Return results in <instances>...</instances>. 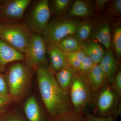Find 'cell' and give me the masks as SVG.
I'll list each match as a JSON object with an SVG mask.
<instances>
[{
    "instance_id": "cb8c5ba5",
    "label": "cell",
    "mask_w": 121,
    "mask_h": 121,
    "mask_svg": "<svg viewBox=\"0 0 121 121\" xmlns=\"http://www.w3.org/2000/svg\"><path fill=\"white\" fill-rule=\"evenodd\" d=\"M95 65V64L90 58L86 56L81 62L79 67L76 70L86 74Z\"/></svg>"
},
{
    "instance_id": "4316f807",
    "label": "cell",
    "mask_w": 121,
    "mask_h": 121,
    "mask_svg": "<svg viewBox=\"0 0 121 121\" xmlns=\"http://www.w3.org/2000/svg\"><path fill=\"white\" fill-rule=\"evenodd\" d=\"M85 116L87 121H116L118 116L115 115L104 117H95L87 112L85 114Z\"/></svg>"
},
{
    "instance_id": "3957f363",
    "label": "cell",
    "mask_w": 121,
    "mask_h": 121,
    "mask_svg": "<svg viewBox=\"0 0 121 121\" xmlns=\"http://www.w3.org/2000/svg\"><path fill=\"white\" fill-rule=\"evenodd\" d=\"M121 95L111 89L110 84H106L93 93L91 114L99 117L121 115Z\"/></svg>"
},
{
    "instance_id": "d4e9b609",
    "label": "cell",
    "mask_w": 121,
    "mask_h": 121,
    "mask_svg": "<svg viewBox=\"0 0 121 121\" xmlns=\"http://www.w3.org/2000/svg\"><path fill=\"white\" fill-rule=\"evenodd\" d=\"M71 2L70 0H55L53 1V7L55 12L61 13L66 10Z\"/></svg>"
},
{
    "instance_id": "8992f818",
    "label": "cell",
    "mask_w": 121,
    "mask_h": 121,
    "mask_svg": "<svg viewBox=\"0 0 121 121\" xmlns=\"http://www.w3.org/2000/svg\"><path fill=\"white\" fill-rule=\"evenodd\" d=\"M78 23L68 18H57L48 22L41 35L46 43H55L67 36L74 35Z\"/></svg>"
},
{
    "instance_id": "8fae6325",
    "label": "cell",
    "mask_w": 121,
    "mask_h": 121,
    "mask_svg": "<svg viewBox=\"0 0 121 121\" xmlns=\"http://www.w3.org/2000/svg\"><path fill=\"white\" fill-rule=\"evenodd\" d=\"M104 72L108 83L111 84L119 68L118 60L115 57L112 50H107L99 64Z\"/></svg>"
},
{
    "instance_id": "ffe728a7",
    "label": "cell",
    "mask_w": 121,
    "mask_h": 121,
    "mask_svg": "<svg viewBox=\"0 0 121 121\" xmlns=\"http://www.w3.org/2000/svg\"><path fill=\"white\" fill-rule=\"evenodd\" d=\"M91 11L89 5L83 0H77L73 4L68 12L69 17H85L90 15Z\"/></svg>"
},
{
    "instance_id": "7c38bea8",
    "label": "cell",
    "mask_w": 121,
    "mask_h": 121,
    "mask_svg": "<svg viewBox=\"0 0 121 121\" xmlns=\"http://www.w3.org/2000/svg\"><path fill=\"white\" fill-rule=\"evenodd\" d=\"M47 52L50 60L51 70L54 74L65 67L67 66L65 52L52 43H46Z\"/></svg>"
},
{
    "instance_id": "7402d4cb",
    "label": "cell",
    "mask_w": 121,
    "mask_h": 121,
    "mask_svg": "<svg viewBox=\"0 0 121 121\" xmlns=\"http://www.w3.org/2000/svg\"><path fill=\"white\" fill-rule=\"evenodd\" d=\"M112 45L117 59L121 60V27L120 25L115 29L112 39Z\"/></svg>"
},
{
    "instance_id": "277c9868",
    "label": "cell",
    "mask_w": 121,
    "mask_h": 121,
    "mask_svg": "<svg viewBox=\"0 0 121 121\" xmlns=\"http://www.w3.org/2000/svg\"><path fill=\"white\" fill-rule=\"evenodd\" d=\"M75 69L69 91L70 99L74 111L85 114L87 108L92 106L93 93L86 74Z\"/></svg>"
},
{
    "instance_id": "9a60e30c",
    "label": "cell",
    "mask_w": 121,
    "mask_h": 121,
    "mask_svg": "<svg viewBox=\"0 0 121 121\" xmlns=\"http://www.w3.org/2000/svg\"><path fill=\"white\" fill-rule=\"evenodd\" d=\"M95 27L92 36L107 50L110 49L111 44V29L108 22L101 23Z\"/></svg>"
},
{
    "instance_id": "7a4b0ae2",
    "label": "cell",
    "mask_w": 121,
    "mask_h": 121,
    "mask_svg": "<svg viewBox=\"0 0 121 121\" xmlns=\"http://www.w3.org/2000/svg\"><path fill=\"white\" fill-rule=\"evenodd\" d=\"M33 71L21 62L9 68L5 78L12 100L19 102L24 97L30 87Z\"/></svg>"
},
{
    "instance_id": "9c48e42d",
    "label": "cell",
    "mask_w": 121,
    "mask_h": 121,
    "mask_svg": "<svg viewBox=\"0 0 121 121\" xmlns=\"http://www.w3.org/2000/svg\"><path fill=\"white\" fill-rule=\"evenodd\" d=\"M31 0H6L0 5V22L21 21Z\"/></svg>"
},
{
    "instance_id": "6da1fadb",
    "label": "cell",
    "mask_w": 121,
    "mask_h": 121,
    "mask_svg": "<svg viewBox=\"0 0 121 121\" xmlns=\"http://www.w3.org/2000/svg\"><path fill=\"white\" fill-rule=\"evenodd\" d=\"M36 70L41 98L52 118L73 111L69 91L61 89L47 62L40 65Z\"/></svg>"
},
{
    "instance_id": "4fadbf2b",
    "label": "cell",
    "mask_w": 121,
    "mask_h": 121,
    "mask_svg": "<svg viewBox=\"0 0 121 121\" xmlns=\"http://www.w3.org/2000/svg\"><path fill=\"white\" fill-rule=\"evenodd\" d=\"M86 74L93 93L97 92L104 86L109 84L99 64L95 65L91 70Z\"/></svg>"
},
{
    "instance_id": "f1b7e54d",
    "label": "cell",
    "mask_w": 121,
    "mask_h": 121,
    "mask_svg": "<svg viewBox=\"0 0 121 121\" xmlns=\"http://www.w3.org/2000/svg\"><path fill=\"white\" fill-rule=\"evenodd\" d=\"M110 11L111 13L114 15H121V0H115L113 1L110 6Z\"/></svg>"
},
{
    "instance_id": "4dcf8cb0",
    "label": "cell",
    "mask_w": 121,
    "mask_h": 121,
    "mask_svg": "<svg viewBox=\"0 0 121 121\" xmlns=\"http://www.w3.org/2000/svg\"><path fill=\"white\" fill-rule=\"evenodd\" d=\"M12 101L11 99L0 97V111Z\"/></svg>"
},
{
    "instance_id": "1f68e13d",
    "label": "cell",
    "mask_w": 121,
    "mask_h": 121,
    "mask_svg": "<svg viewBox=\"0 0 121 121\" xmlns=\"http://www.w3.org/2000/svg\"><path fill=\"white\" fill-rule=\"evenodd\" d=\"M7 121H22L20 119L17 118H12L8 119Z\"/></svg>"
},
{
    "instance_id": "603a6c76",
    "label": "cell",
    "mask_w": 121,
    "mask_h": 121,
    "mask_svg": "<svg viewBox=\"0 0 121 121\" xmlns=\"http://www.w3.org/2000/svg\"><path fill=\"white\" fill-rule=\"evenodd\" d=\"M52 120L53 121H87L85 114L74 111L60 115Z\"/></svg>"
},
{
    "instance_id": "44dd1931",
    "label": "cell",
    "mask_w": 121,
    "mask_h": 121,
    "mask_svg": "<svg viewBox=\"0 0 121 121\" xmlns=\"http://www.w3.org/2000/svg\"><path fill=\"white\" fill-rule=\"evenodd\" d=\"M68 66L73 69H78L86 55L82 50L71 53H65Z\"/></svg>"
},
{
    "instance_id": "484cf974",
    "label": "cell",
    "mask_w": 121,
    "mask_h": 121,
    "mask_svg": "<svg viewBox=\"0 0 121 121\" xmlns=\"http://www.w3.org/2000/svg\"><path fill=\"white\" fill-rule=\"evenodd\" d=\"M0 97L11 99L9 93L8 86L5 77L0 72Z\"/></svg>"
},
{
    "instance_id": "30bf717a",
    "label": "cell",
    "mask_w": 121,
    "mask_h": 121,
    "mask_svg": "<svg viewBox=\"0 0 121 121\" xmlns=\"http://www.w3.org/2000/svg\"><path fill=\"white\" fill-rule=\"evenodd\" d=\"M24 54L15 50L0 39V72L6 70L9 63L16 61H24Z\"/></svg>"
},
{
    "instance_id": "e0dca14e",
    "label": "cell",
    "mask_w": 121,
    "mask_h": 121,
    "mask_svg": "<svg viewBox=\"0 0 121 121\" xmlns=\"http://www.w3.org/2000/svg\"><path fill=\"white\" fill-rule=\"evenodd\" d=\"M74 71V69L67 66L54 74L56 82L63 90L69 91Z\"/></svg>"
},
{
    "instance_id": "ba28073f",
    "label": "cell",
    "mask_w": 121,
    "mask_h": 121,
    "mask_svg": "<svg viewBox=\"0 0 121 121\" xmlns=\"http://www.w3.org/2000/svg\"><path fill=\"white\" fill-rule=\"evenodd\" d=\"M51 15L49 1L41 0L33 6L25 22L32 32L41 35L49 22Z\"/></svg>"
},
{
    "instance_id": "52a82bcc",
    "label": "cell",
    "mask_w": 121,
    "mask_h": 121,
    "mask_svg": "<svg viewBox=\"0 0 121 121\" xmlns=\"http://www.w3.org/2000/svg\"><path fill=\"white\" fill-rule=\"evenodd\" d=\"M47 52L46 43L41 34L32 32L23 53L25 65L36 70L40 65L47 62Z\"/></svg>"
},
{
    "instance_id": "d6a6232c",
    "label": "cell",
    "mask_w": 121,
    "mask_h": 121,
    "mask_svg": "<svg viewBox=\"0 0 121 121\" xmlns=\"http://www.w3.org/2000/svg\"><path fill=\"white\" fill-rule=\"evenodd\" d=\"M2 1H0V5L1 4V3H2Z\"/></svg>"
},
{
    "instance_id": "f546056e",
    "label": "cell",
    "mask_w": 121,
    "mask_h": 121,
    "mask_svg": "<svg viewBox=\"0 0 121 121\" xmlns=\"http://www.w3.org/2000/svg\"><path fill=\"white\" fill-rule=\"evenodd\" d=\"M108 0H95V7L98 12H101L103 10L107 3Z\"/></svg>"
},
{
    "instance_id": "d6986e66",
    "label": "cell",
    "mask_w": 121,
    "mask_h": 121,
    "mask_svg": "<svg viewBox=\"0 0 121 121\" xmlns=\"http://www.w3.org/2000/svg\"><path fill=\"white\" fill-rule=\"evenodd\" d=\"M54 44L65 53H71L82 50L80 43L73 35L67 36Z\"/></svg>"
},
{
    "instance_id": "5bb4252c",
    "label": "cell",
    "mask_w": 121,
    "mask_h": 121,
    "mask_svg": "<svg viewBox=\"0 0 121 121\" xmlns=\"http://www.w3.org/2000/svg\"><path fill=\"white\" fill-rule=\"evenodd\" d=\"M82 50L95 64H99L105 55V50L100 43L94 40H88L80 43Z\"/></svg>"
},
{
    "instance_id": "2e32d148",
    "label": "cell",
    "mask_w": 121,
    "mask_h": 121,
    "mask_svg": "<svg viewBox=\"0 0 121 121\" xmlns=\"http://www.w3.org/2000/svg\"><path fill=\"white\" fill-rule=\"evenodd\" d=\"M24 111L29 121H45L43 115L36 98L33 95L26 100Z\"/></svg>"
},
{
    "instance_id": "5b68a950",
    "label": "cell",
    "mask_w": 121,
    "mask_h": 121,
    "mask_svg": "<svg viewBox=\"0 0 121 121\" xmlns=\"http://www.w3.org/2000/svg\"><path fill=\"white\" fill-rule=\"evenodd\" d=\"M31 31L25 21L0 22V39L23 54Z\"/></svg>"
},
{
    "instance_id": "83f0119b",
    "label": "cell",
    "mask_w": 121,
    "mask_h": 121,
    "mask_svg": "<svg viewBox=\"0 0 121 121\" xmlns=\"http://www.w3.org/2000/svg\"><path fill=\"white\" fill-rule=\"evenodd\" d=\"M110 86L111 89L117 93L121 94V70L119 68L117 72L113 82Z\"/></svg>"
},
{
    "instance_id": "ac0fdd59",
    "label": "cell",
    "mask_w": 121,
    "mask_h": 121,
    "mask_svg": "<svg viewBox=\"0 0 121 121\" xmlns=\"http://www.w3.org/2000/svg\"><path fill=\"white\" fill-rule=\"evenodd\" d=\"M95 27L94 24L91 21L79 23L74 36L80 43L86 41L92 36Z\"/></svg>"
}]
</instances>
